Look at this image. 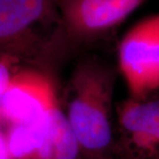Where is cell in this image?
I'll list each match as a JSON object with an SVG mask.
<instances>
[{
	"mask_svg": "<svg viewBox=\"0 0 159 159\" xmlns=\"http://www.w3.org/2000/svg\"><path fill=\"white\" fill-rule=\"evenodd\" d=\"M111 93L102 71L83 68L75 74L65 114L80 148L100 152L112 142Z\"/></svg>",
	"mask_w": 159,
	"mask_h": 159,
	"instance_id": "obj_1",
	"label": "cell"
},
{
	"mask_svg": "<svg viewBox=\"0 0 159 159\" xmlns=\"http://www.w3.org/2000/svg\"><path fill=\"white\" fill-rule=\"evenodd\" d=\"M57 0H0V55L20 57L63 37L38 33L46 27L61 26Z\"/></svg>",
	"mask_w": 159,
	"mask_h": 159,
	"instance_id": "obj_2",
	"label": "cell"
},
{
	"mask_svg": "<svg viewBox=\"0 0 159 159\" xmlns=\"http://www.w3.org/2000/svg\"><path fill=\"white\" fill-rule=\"evenodd\" d=\"M118 59L131 98L143 99L159 90V12L141 20L124 34Z\"/></svg>",
	"mask_w": 159,
	"mask_h": 159,
	"instance_id": "obj_3",
	"label": "cell"
},
{
	"mask_svg": "<svg viewBox=\"0 0 159 159\" xmlns=\"http://www.w3.org/2000/svg\"><path fill=\"white\" fill-rule=\"evenodd\" d=\"M147 0H57L66 38L90 39L118 27Z\"/></svg>",
	"mask_w": 159,
	"mask_h": 159,
	"instance_id": "obj_4",
	"label": "cell"
},
{
	"mask_svg": "<svg viewBox=\"0 0 159 159\" xmlns=\"http://www.w3.org/2000/svg\"><path fill=\"white\" fill-rule=\"evenodd\" d=\"M57 104L54 87L44 74L28 69L18 71L0 101V121L29 123L44 117Z\"/></svg>",
	"mask_w": 159,
	"mask_h": 159,
	"instance_id": "obj_5",
	"label": "cell"
},
{
	"mask_svg": "<svg viewBox=\"0 0 159 159\" xmlns=\"http://www.w3.org/2000/svg\"><path fill=\"white\" fill-rule=\"evenodd\" d=\"M118 125L128 159H159V97L122 102Z\"/></svg>",
	"mask_w": 159,
	"mask_h": 159,
	"instance_id": "obj_6",
	"label": "cell"
},
{
	"mask_svg": "<svg viewBox=\"0 0 159 159\" xmlns=\"http://www.w3.org/2000/svg\"><path fill=\"white\" fill-rule=\"evenodd\" d=\"M80 147L66 116L58 104L50 115V125L42 148L32 159H77Z\"/></svg>",
	"mask_w": 159,
	"mask_h": 159,
	"instance_id": "obj_7",
	"label": "cell"
},
{
	"mask_svg": "<svg viewBox=\"0 0 159 159\" xmlns=\"http://www.w3.org/2000/svg\"><path fill=\"white\" fill-rule=\"evenodd\" d=\"M51 111L44 117L29 123L10 125L6 138L11 159L34 157L45 141L50 125Z\"/></svg>",
	"mask_w": 159,
	"mask_h": 159,
	"instance_id": "obj_8",
	"label": "cell"
},
{
	"mask_svg": "<svg viewBox=\"0 0 159 159\" xmlns=\"http://www.w3.org/2000/svg\"><path fill=\"white\" fill-rule=\"evenodd\" d=\"M14 57H16L9 54L0 55V101L11 82V77L13 74L11 73V67Z\"/></svg>",
	"mask_w": 159,
	"mask_h": 159,
	"instance_id": "obj_9",
	"label": "cell"
},
{
	"mask_svg": "<svg viewBox=\"0 0 159 159\" xmlns=\"http://www.w3.org/2000/svg\"><path fill=\"white\" fill-rule=\"evenodd\" d=\"M0 159H11L8 145H7V138L6 134L0 129Z\"/></svg>",
	"mask_w": 159,
	"mask_h": 159,
	"instance_id": "obj_10",
	"label": "cell"
}]
</instances>
